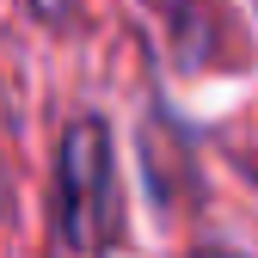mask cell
Listing matches in <instances>:
<instances>
[{
	"instance_id": "obj_1",
	"label": "cell",
	"mask_w": 258,
	"mask_h": 258,
	"mask_svg": "<svg viewBox=\"0 0 258 258\" xmlns=\"http://www.w3.org/2000/svg\"><path fill=\"white\" fill-rule=\"evenodd\" d=\"M55 228L74 252H111L123 240V190H117V148L99 111L74 117L55 148Z\"/></svg>"
},
{
	"instance_id": "obj_3",
	"label": "cell",
	"mask_w": 258,
	"mask_h": 258,
	"mask_svg": "<svg viewBox=\"0 0 258 258\" xmlns=\"http://www.w3.org/2000/svg\"><path fill=\"white\" fill-rule=\"evenodd\" d=\"M190 258H240V252H221V246H197Z\"/></svg>"
},
{
	"instance_id": "obj_2",
	"label": "cell",
	"mask_w": 258,
	"mask_h": 258,
	"mask_svg": "<svg viewBox=\"0 0 258 258\" xmlns=\"http://www.w3.org/2000/svg\"><path fill=\"white\" fill-rule=\"evenodd\" d=\"M31 13H37L43 25H68L80 13V0H31Z\"/></svg>"
}]
</instances>
